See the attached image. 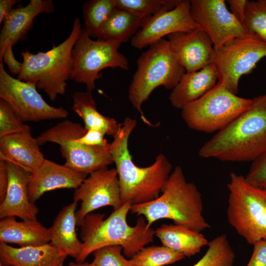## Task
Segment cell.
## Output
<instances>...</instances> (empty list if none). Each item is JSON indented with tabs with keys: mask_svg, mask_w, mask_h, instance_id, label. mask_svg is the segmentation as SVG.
I'll list each match as a JSON object with an SVG mask.
<instances>
[{
	"mask_svg": "<svg viewBox=\"0 0 266 266\" xmlns=\"http://www.w3.org/2000/svg\"><path fill=\"white\" fill-rule=\"evenodd\" d=\"M10 104L0 100V137L20 132L25 124Z\"/></svg>",
	"mask_w": 266,
	"mask_h": 266,
	"instance_id": "cell-34",
	"label": "cell"
},
{
	"mask_svg": "<svg viewBox=\"0 0 266 266\" xmlns=\"http://www.w3.org/2000/svg\"><path fill=\"white\" fill-rule=\"evenodd\" d=\"M136 64L129 88V99L138 111L156 88L162 86L173 89L186 72L168 41L164 38L150 45Z\"/></svg>",
	"mask_w": 266,
	"mask_h": 266,
	"instance_id": "cell-6",
	"label": "cell"
},
{
	"mask_svg": "<svg viewBox=\"0 0 266 266\" xmlns=\"http://www.w3.org/2000/svg\"><path fill=\"white\" fill-rule=\"evenodd\" d=\"M207 246L204 255L192 266H233L235 254L226 234L217 236Z\"/></svg>",
	"mask_w": 266,
	"mask_h": 266,
	"instance_id": "cell-29",
	"label": "cell"
},
{
	"mask_svg": "<svg viewBox=\"0 0 266 266\" xmlns=\"http://www.w3.org/2000/svg\"><path fill=\"white\" fill-rule=\"evenodd\" d=\"M6 163L8 185L5 197L0 203V218L14 216L22 220H37L38 208L31 202L29 195L31 173L13 163Z\"/></svg>",
	"mask_w": 266,
	"mask_h": 266,
	"instance_id": "cell-17",
	"label": "cell"
},
{
	"mask_svg": "<svg viewBox=\"0 0 266 266\" xmlns=\"http://www.w3.org/2000/svg\"><path fill=\"white\" fill-rule=\"evenodd\" d=\"M77 205V202L73 201L63 207L50 227V242L75 260L79 257L83 246L75 231Z\"/></svg>",
	"mask_w": 266,
	"mask_h": 266,
	"instance_id": "cell-24",
	"label": "cell"
},
{
	"mask_svg": "<svg viewBox=\"0 0 266 266\" xmlns=\"http://www.w3.org/2000/svg\"><path fill=\"white\" fill-rule=\"evenodd\" d=\"M73 201H81L80 207L75 214L78 226L88 214L95 210L106 206L112 207L113 210L119 208L122 204L116 169L105 166L89 174L75 189Z\"/></svg>",
	"mask_w": 266,
	"mask_h": 266,
	"instance_id": "cell-13",
	"label": "cell"
},
{
	"mask_svg": "<svg viewBox=\"0 0 266 266\" xmlns=\"http://www.w3.org/2000/svg\"><path fill=\"white\" fill-rule=\"evenodd\" d=\"M155 236L163 246L188 257L199 253L209 242L201 233L174 224L161 225L155 230Z\"/></svg>",
	"mask_w": 266,
	"mask_h": 266,
	"instance_id": "cell-25",
	"label": "cell"
},
{
	"mask_svg": "<svg viewBox=\"0 0 266 266\" xmlns=\"http://www.w3.org/2000/svg\"><path fill=\"white\" fill-rule=\"evenodd\" d=\"M0 266H2L0 265Z\"/></svg>",
	"mask_w": 266,
	"mask_h": 266,
	"instance_id": "cell-43",
	"label": "cell"
},
{
	"mask_svg": "<svg viewBox=\"0 0 266 266\" xmlns=\"http://www.w3.org/2000/svg\"><path fill=\"white\" fill-rule=\"evenodd\" d=\"M243 25L250 35L266 43V0H247Z\"/></svg>",
	"mask_w": 266,
	"mask_h": 266,
	"instance_id": "cell-31",
	"label": "cell"
},
{
	"mask_svg": "<svg viewBox=\"0 0 266 266\" xmlns=\"http://www.w3.org/2000/svg\"><path fill=\"white\" fill-rule=\"evenodd\" d=\"M245 178L252 185L266 189V152L252 162Z\"/></svg>",
	"mask_w": 266,
	"mask_h": 266,
	"instance_id": "cell-35",
	"label": "cell"
},
{
	"mask_svg": "<svg viewBox=\"0 0 266 266\" xmlns=\"http://www.w3.org/2000/svg\"><path fill=\"white\" fill-rule=\"evenodd\" d=\"M131 206L128 202L123 204L106 219L104 214L92 213L84 218L80 225L82 250L76 262H84L97 249L110 245L122 246L124 255L132 258L153 241L155 230L148 227L143 216L138 218L134 226L128 224Z\"/></svg>",
	"mask_w": 266,
	"mask_h": 266,
	"instance_id": "cell-3",
	"label": "cell"
},
{
	"mask_svg": "<svg viewBox=\"0 0 266 266\" xmlns=\"http://www.w3.org/2000/svg\"><path fill=\"white\" fill-rule=\"evenodd\" d=\"M82 30L80 19L76 18L70 34L60 44L53 43L52 48L45 52H21L23 68L17 78L34 84L52 101L65 94L66 81L70 79L73 69L72 49Z\"/></svg>",
	"mask_w": 266,
	"mask_h": 266,
	"instance_id": "cell-5",
	"label": "cell"
},
{
	"mask_svg": "<svg viewBox=\"0 0 266 266\" xmlns=\"http://www.w3.org/2000/svg\"><path fill=\"white\" fill-rule=\"evenodd\" d=\"M145 18L116 7L104 24L98 39L126 42L140 30Z\"/></svg>",
	"mask_w": 266,
	"mask_h": 266,
	"instance_id": "cell-27",
	"label": "cell"
},
{
	"mask_svg": "<svg viewBox=\"0 0 266 266\" xmlns=\"http://www.w3.org/2000/svg\"><path fill=\"white\" fill-rule=\"evenodd\" d=\"M88 175L65 165L45 159L41 166L31 173L29 184L30 200L34 203L45 193L56 189L75 190Z\"/></svg>",
	"mask_w": 266,
	"mask_h": 266,
	"instance_id": "cell-18",
	"label": "cell"
},
{
	"mask_svg": "<svg viewBox=\"0 0 266 266\" xmlns=\"http://www.w3.org/2000/svg\"><path fill=\"white\" fill-rule=\"evenodd\" d=\"M136 124L135 119L125 118L120 131L109 143L118 173L122 204H142L157 199L171 173L172 165L163 154L158 155L154 163L147 167H139L133 163L128 140Z\"/></svg>",
	"mask_w": 266,
	"mask_h": 266,
	"instance_id": "cell-2",
	"label": "cell"
},
{
	"mask_svg": "<svg viewBox=\"0 0 266 266\" xmlns=\"http://www.w3.org/2000/svg\"><path fill=\"white\" fill-rule=\"evenodd\" d=\"M218 72L214 63L193 72H185L172 89L169 100L172 105L182 109L199 99L217 84Z\"/></svg>",
	"mask_w": 266,
	"mask_h": 266,
	"instance_id": "cell-22",
	"label": "cell"
},
{
	"mask_svg": "<svg viewBox=\"0 0 266 266\" xmlns=\"http://www.w3.org/2000/svg\"><path fill=\"white\" fill-rule=\"evenodd\" d=\"M180 0H114L116 7L144 18L173 9Z\"/></svg>",
	"mask_w": 266,
	"mask_h": 266,
	"instance_id": "cell-32",
	"label": "cell"
},
{
	"mask_svg": "<svg viewBox=\"0 0 266 266\" xmlns=\"http://www.w3.org/2000/svg\"><path fill=\"white\" fill-rule=\"evenodd\" d=\"M247 0H228L230 11L243 24Z\"/></svg>",
	"mask_w": 266,
	"mask_h": 266,
	"instance_id": "cell-40",
	"label": "cell"
},
{
	"mask_svg": "<svg viewBox=\"0 0 266 266\" xmlns=\"http://www.w3.org/2000/svg\"><path fill=\"white\" fill-rule=\"evenodd\" d=\"M190 8V0H180L173 9L145 18L140 30L131 38V45L141 49L166 35L199 28L192 17Z\"/></svg>",
	"mask_w": 266,
	"mask_h": 266,
	"instance_id": "cell-15",
	"label": "cell"
},
{
	"mask_svg": "<svg viewBox=\"0 0 266 266\" xmlns=\"http://www.w3.org/2000/svg\"><path fill=\"white\" fill-rule=\"evenodd\" d=\"M252 254L246 266H266V240H261L253 245Z\"/></svg>",
	"mask_w": 266,
	"mask_h": 266,
	"instance_id": "cell-37",
	"label": "cell"
},
{
	"mask_svg": "<svg viewBox=\"0 0 266 266\" xmlns=\"http://www.w3.org/2000/svg\"><path fill=\"white\" fill-rule=\"evenodd\" d=\"M86 132L80 124L66 120L41 133L36 138L39 145L50 142L58 144L65 165L88 174L113 163L109 143L105 146H89L75 139Z\"/></svg>",
	"mask_w": 266,
	"mask_h": 266,
	"instance_id": "cell-9",
	"label": "cell"
},
{
	"mask_svg": "<svg viewBox=\"0 0 266 266\" xmlns=\"http://www.w3.org/2000/svg\"><path fill=\"white\" fill-rule=\"evenodd\" d=\"M167 37L186 72L196 71L214 63L213 43L200 28L190 32L174 33Z\"/></svg>",
	"mask_w": 266,
	"mask_h": 266,
	"instance_id": "cell-16",
	"label": "cell"
},
{
	"mask_svg": "<svg viewBox=\"0 0 266 266\" xmlns=\"http://www.w3.org/2000/svg\"><path fill=\"white\" fill-rule=\"evenodd\" d=\"M15 217L2 218L0 221V243H12L21 247L38 246L51 241V229L37 220L17 221Z\"/></svg>",
	"mask_w": 266,
	"mask_h": 266,
	"instance_id": "cell-23",
	"label": "cell"
},
{
	"mask_svg": "<svg viewBox=\"0 0 266 266\" xmlns=\"http://www.w3.org/2000/svg\"><path fill=\"white\" fill-rule=\"evenodd\" d=\"M67 256L51 242L38 246L16 248L0 243L2 266H63Z\"/></svg>",
	"mask_w": 266,
	"mask_h": 266,
	"instance_id": "cell-21",
	"label": "cell"
},
{
	"mask_svg": "<svg viewBox=\"0 0 266 266\" xmlns=\"http://www.w3.org/2000/svg\"><path fill=\"white\" fill-rule=\"evenodd\" d=\"M120 245H110L100 248L94 252L93 263L96 266H133L130 260L122 254Z\"/></svg>",
	"mask_w": 266,
	"mask_h": 266,
	"instance_id": "cell-33",
	"label": "cell"
},
{
	"mask_svg": "<svg viewBox=\"0 0 266 266\" xmlns=\"http://www.w3.org/2000/svg\"><path fill=\"white\" fill-rule=\"evenodd\" d=\"M55 10L51 0H31L26 6L19 5L4 19L0 33V63L6 47L26 39L33 29V20L40 13H51Z\"/></svg>",
	"mask_w": 266,
	"mask_h": 266,
	"instance_id": "cell-19",
	"label": "cell"
},
{
	"mask_svg": "<svg viewBox=\"0 0 266 266\" xmlns=\"http://www.w3.org/2000/svg\"><path fill=\"white\" fill-rule=\"evenodd\" d=\"M8 185V174L6 162L0 159V203L4 200Z\"/></svg>",
	"mask_w": 266,
	"mask_h": 266,
	"instance_id": "cell-39",
	"label": "cell"
},
{
	"mask_svg": "<svg viewBox=\"0 0 266 266\" xmlns=\"http://www.w3.org/2000/svg\"><path fill=\"white\" fill-rule=\"evenodd\" d=\"M32 83L10 76L0 63V98L8 102L23 122L64 119L68 112L48 104Z\"/></svg>",
	"mask_w": 266,
	"mask_h": 266,
	"instance_id": "cell-12",
	"label": "cell"
},
{
	"mask_svg": "<svg viewBox=\"0 0 266 266\" xmlns=\"http://www.w3.org/2000/svg\"><path fill=\"white\" fill-rule=\"evenodd\" d=\"M67 266H96L92 262L91 263H89L87 262H70Z\"/></svg>",
	"mask_w": 266,
	"mask_h": 266,
	"instance_id": "cell-42",
	"label": "cell"
},
{
	"mask_svg": "<svg viewBox=\"0 0 266 266\" xmlns=\"http://www.w3.org/2000/svg\"><path fill=\"white\" fill-rule=\"evenodd\" d=\"M266 152V94L219 131L199 151L200 156L221 161H254Z\"/></svg>",
	"mask_w": 266,
	"mask_h": 266,
	"instance_id": "cell-1",
	"label": "cell"
},
{
	"mask_svg": "<svg viewBox=\"0 0 266 266\" xmlns=\"http://www.w3.org/2000/svg\"><path fill=\"white\" fill-rule=\"evenodd\" d=\"M201 193L196 185L188 182L182 168L177 166L170 173L161 194L154 200L132 205L130 211L143 216L151 228L162 219L201 233L211 227L202 214Z\"/></svg>",
	"mask_w": 266,
	"mask_h": 266,
	"instance_id": "cell-4",
	"label": "cell"
},
{
	"mask_svg": "<svg viewBox=\"0 0 266 266\" xmlns=\"http://www.w3.org/2000/svg\"><path fill=\"white\" fill-rule=\"evenodd\" d=\"M121 43L109 40H94L82 31L72 51L73 66L70 79L86 85L87 91L95 88V81L107 67L129 68L128 60L118 51Z\"/></svg>",
	"mask_w": 266,
	"mask_h": 266,
	"instance_id": "cell-10",
	"label": "cell"
},
{
	"mask_svg": "<svg viewBox=\"0 0 266 266\" xmlns=\"http://www.w3.org/2000/svg\"><path fill=\"white\" fill-rule=\"evenodd\" d=\"M214 48L218 82L234 94L241 77L251 72L266 57V43L252 36L235 37Z\"/></svg>",
	"mask_w": 266,
	"mask_h": 266,
	"instance_id": "cell-11",
	"label": "cell"
},
{
	"mask_svg": "<svg viewBox=\"0 0 266 266\" xmlns=\"http://www.w3.org/2000/svg\"><path fill=\"white\" fill-rule=\"evenodd\" d=\"M252 100L238 97L218 82L211 90L182 110V118L192 130L219 131L251 105Z\"/></svg>",
	"mask_w": 266,
	"mask_h": 266,
	"instance_id": "cell-8",
	"label": "cell"
},
{
	"mask_svg": "<svg viewBox=\"0 0 266 266\" xmlns=\"http://www.w3.org/2000/svg\"><path fill=\"white\" fill-rule=\"evenodd\" d=\"M20 1L19 0H0V24L13 9V6Z\"/></svg>",
	"mask_w": 266,
	"mask_h": 266,
	"instance_id": "cell-41",
	"label": "cell"
},
{
	"mask_svg": "<svg viewBox=\"0 0 266 266\" xmlns=\"http://www.w3.org/2000/svg\"><path fill=\"white\" fill-rule=\"evenodd\" d=\"M12 46L9 45L6 47L2 54V59L7 66L11 73L19 75L23 68V63L18 62L15 58Z\"/></svg>",
	"mask_w": 266,
	"mask_h": 266,
	"instance_id": "cell-38",
	"label": "cell"
},
{
	"mask_svg": "<svg viewBox=\"0 0 266 266\" xmlns=\"http://www.w3.org/2000/svg\"><path fill=\"white\" fill-rule=\"evenodd\" d=\"M226 2L224 0H190L193 20L210 36L214 48L235 37L251 36Z\"/></svg>",
	"mask_w": 266,
	"mask_h": 266,
	"instance_id": "cell-14",
	"label": "cell"
},
{
	"mask_svg": "<svg viewBox=\"0 0 266 266\" xmlns=\"http://www.w3.org/2000/svg\"><path fill=\"white\" fill-rule=\"evenodd\" d=\"M230 178L228 222L249 244L266 240V189L252 185L234 172Z\"/></svg>",
	"mask_w": 266,
	"mask_h": 266,
	"instance_id": "cell-7",
	"label": "cell"
},
{
	"mask_svg": "<svg viewBox=\"0 0 266 266\" xmlns=\"http://www.w3.org/2000/svg\"><path fill=\"white\" fill-rule=\"evenodd\" d=\"M72 99V109L83 120L86 131L96 129L113 137L119 132L122 124L99 112L92 92H76Z\"/></svg>",
	"mask_w": 266,
	"mask_h": 266,
	"instance_id": "cell-26",
	"label": "cell"
},
{
	"mask_svg": "<svg viewBox=\"0 0 266 266\" xmlns=\"http://www.w3.org/2000/svg\"><path fill=\"white\" fill-rule=\"evenodd\" d=\"M105 135L100 131L90 129L82 136L75 139V141L81 144L89 146H105L109 144L104 138Z\"/></svg>",
	"mask_w": 266,
	"mask_h": 266,
	"instance_id": "cell-36",
	"label": "cell"
},
{
	"mask_svg": "<svg viewBox=\"0 0 266 266\" xmlns=\"http://www.w3.org/2000/svg\"><path fill=\"white\" fill-rule=\"evenodd\" d=\"M179 253L164 246L143 247L130 260L133 266H164L185 258Z\"/></svg>",
	"mask_w": 266,
	"mask_h": 266,
	"instance_id": "cell-30",
	"label": "cell"
},
{
	"mask_svg": "<svg viewBox=\"0 0 266 266\" xmlns=\"http://www.w3.org/2000/svg\"><path fill=\"white\" fill-rule=\"evenodd\" d=\"M116 8L114 0H91L83 5V32L92 38L98 39L102 27Z\"/></svg>",
	"mask_w": 266,
	"mask_h": 266,
	"instance_id": "cell-28",
	"label": "cell"
},
{
	"mask_svg": "<svg viewBox=\"0 0 266 266\" xmlns=\"http://www.w3.org/2000/svg\"><path fill=\"white\" fill-rule=\"evenodd\" d=\"M0 159L17 165L31 173L45 160L27 124L20 132L0 137Z\"/></svg>",
	"mask_w": 266,
	"mask_h": 266,
	"instance_id": "cell-20",
	"label": "cell"
}]
</instances>
